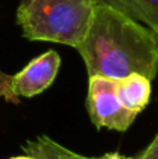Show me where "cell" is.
<instances>
[{"label":"cell","instance_id":"cell-1","mask_svg":"<svg viewBox=\"0 0 158 159\" xmlns=\"http://www.w3.org/2000/svg\"><path fill=\"white\" fill-rule=\"evenodd\" d=\"M77 50L88 77L119 80L140 74L153 81L158 73L157 34L101 3H95L87 35Z\"/></svg>","mask_w":158,"mask_h":159},{"label":"cell","instance_id":"cell-2","mask_svg":"<svg viewBox=\"0 0 158 159\" xmlns=\"http://www.w3.org/2000/svg\"><path fill=\"white\" fill-rule=\"evenodd\" d=\"M94 6L95 0H21L17 24L28 41L77 49L87 35Z\"/></svg>","mask_w":158,"mask_h":159},{"label":"cell","instance_id":"cell-3","mask_svg":"<svg viewBox=\"0 0 158 159\" xmlns=\"http://www.w3.org/2000/svg\"><path fill=\"white\" fill-rule=\"evenodd\" d=\"M86 105L90 119L98 130L108 129L123 133L137 117L136 113L129 112L120 103L116 93V82L111 78L88 77Z\"/></svg>","mask_w":158,"mask_h":159},{"label":"cell","instance_id":"cell-4","mask_svg":"<svg viewBox=\"0 0 158 159\" xmlns=\"http://www.w3.org/2000/svg\"><path fill=\"white\" fill-rule=\"evenodd\" d=\"M60 67V56L56 50H48L31 60L11 78V88L17 96L32 98L52 85Z\"/></svg>","mask_w":158,"mask_h":159},{"label":"cell","instance_id":"cell-5","mask_svg":"<svg viewBox=\"0 0 158 159\" xmlns=\"http://www.w3.org/2000/svg\"><path fill=\"white\" fill-rule=\"evenodd\" d=\"M116 93L120 103L128 109L139 115L148 105L151 95V81L140 74H130L128 77L115 80Z\"/></svg>","mask_w":158,"mask_h":159},{"label":"cell","instance_id":"cell-6","mask_svg":"<svg viewBox=\"0 0 158 159\" xmlns=\"http://www.w3.org/2000/svg\"><path fill=\"white\" fill-rule=\"evenodd\" d=\"M146 25L158 35V0H95Z\"/></svg>","mask_w":158,"mask_h":159},{"label":"cell","instance_id":"cell-7","mask_svg":"<svg viewBox=\"0 0 158 159\" xmlns=\"http://www.w3.org/2000/svg\"><path fill=\"white\" fill-rule=\"evenodd\" d=\"M59 145L48 135H41L22 145V151L38 159H59Z\"/></svg>","mask_w":158,"mask_h":159},{"label":"cell","instance_id":"cell-8","mask_svg":"<svg viewBox=\"0 0 158 159\" xmlns=\"http://www.w3.org/2000/svg\"><path fill=\"white\" fill-rule=\"evenodd\" d=\"M11 75H7L0 70V98L6 99L7 102L14 105L20 103V98L14 93L13 88H11Z\"/></svg>","mask_w":158,"mask_h":159},{"label":"cell","instance_id":"cell-9","mask_svg":"<svg viewBox=\"0 0 158 159\" xmlns=\"http://www.w3.org/2000/svg\"><path fill=\"white\" fill-rule=\"evenodd\" d=\"M134 159H158V133L150 143V145L137 157H134Z\"/></svg>","mask_w":158,"mask_h":159},{"label":"cell","instance_id":"cell-10","mask_svg":"<svg viewBox=\"0 0 158 159\" xmlns=\"http://www.w3.org/2000/svg\"><path fill=\"white\" fill-rule=\"evenodd\" d=\"M83 157L70 149L64 148L63 145H59V159H81Z\"/></svg>","mask_w":158,"mask_h":159},{"label":"cell","instance_id":"cell-11","mask_svg":"<svg viewBox=\"0 0 158 159\" xmlns=\"http://www.w3.org/2000/svg\"><path fill=\"white\" fill-rule=\"evenodd\" d=\"M81 159H134V157H125V155L119 154V152H108V154L102 155V157H94V158L83 157Z\"/></svg>","mask_w":158,"mask_h":159},{"label":"cell","instance_id":"cell-12","mask_svg":"<svg viewBox=\"0 0 158 159\" xmlns=\"http://www.w3.org/2000/svg\"><path fill=\"white\" fill-rule=\"evenodd\" d=\"M10 159H38V158H35V157H31V155H21V157H13V158H10Z\"/></svg>","mask_w":158,"mask_h":159},{"label":"cell","instance_id":"cell-13","mask_svg":"<svg viewBox=\"0 0 158 159\" xmlns=\"http://www.w3.org/2000/svg\"><path fill=\"white\" fill-rule=\"evenodd\" d=\"M157 36H158V35H157Z\"/></svg>","mask_w":158,"mask_h":159}]
</instances>
